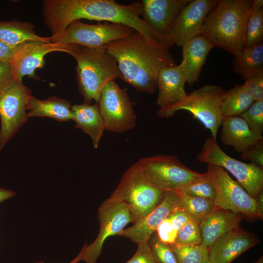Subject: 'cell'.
Masks as SVG:
<instances>
[{
    "instance_id": "34",
    "label": "cell",
    "mask_w": 263,
    "mask_h": 263,
    "mask_svg": "<svg viewBox=\"0 0 263 263\" xmlns=\"http://www.w3.org/2000/svg\"><path fill=\"white\" fill-rule=\"evenodd\" d=\"M241 116L253 132L262 135L263 132V100L255 101Z\"/></svg>"
},
{
    "instance_id": "17",
    "label": "cell",
    "mask_w": 263,
    "mask_h": 263,
    "mask_svg": "<svg viewBox=\"0 0 263 263\" xmlns=\"http://www.w3.org/2000/svg\"><path fill=\"white\" fill-rule=\"evenodd\" d=\"M260 242L258 237L240 226L220 238L209 250V263H230Z\"/></svg>"
},
{
    "instance_id": "36",
    "label": "cell",
    "mask_w": 263,
    "mask_h": 263,
    "mask_svg": "<svg viewBox=\"0 0 263 263\" xmlns=\"http://www.w3.org/2000/svg\"><path fill=\"white\" fill-rule=\"evenodd\" d=\"M156 231L157 235L161 241L168 244L175 243L177 231L172 227L168 216L159 225Z\"/></svg>"
},
{
    "instance_id": "44",
    "label": "cell",
    "mask_w": 263,
    "mask_h": 263,
    "mask_svg": "<svg viewBox=\"0 0 263 263\" xmlns=\"http://www.w3.org/2000/svg\"><path fill=\"white\" fill-rule=\"evenodd\" d=\"M81 260V252H80L78 255L70 263H77L80 262ZM37 263H44L42 261H39Z\"/></svg>"
},
{
    "instance_id": "33",
    "label": "cell",
    "mask_w": 263,
    "mask_h": 263,
    "mask_svg": "<svg viewBox=\"0 0 263 263\" xmlns=\"http://www.w3.org/2000/svg\"><path fill=\"white\" fill-rule=\"evenodd\" d=\"M175 243L183 245H196L202 243L199 225L191 220L177 232Z\"/></svg>"
},
{
    "instance_id": "24",
    "label": "cell",
    "mask_w": 263,
    "mask_h": 263,
    "mask_svg": "<svg viewBox=\"0 0 263 263\" xmlns=\"http://www.w3.org/2000/svg\"><path fill=\"white\" fill-rule=\"evenodd\" d=\"M27 115L28 118L47 117L60 122L73 120L70 102L55 96L40 100L32 95L28 105Z\"/></svg>"
},
{
    "instance_id": "16",
    "label": "cell",
    "mask_w": 263,
    "mask_h": 263,
    "mask_svg": "<svg viewBox=\"0 0 263 263\" xmlns=\"http://www.w3.org/2000/svg\"><path fill=\"white\" fill-rule=\"evenodd\" d=\"M181 201L179 193L172 191L164 192L162 200L150 213L132 226L124 229L119 236L128 238L137 244L148 242L161 222L173 209L181 206Z\"/></svg>"
},
{
    "instance_id": "13",
    "label": "cell",
    "mask_w": 263,
    "mask_h": 263,
    "mask_svg": "<svg viewBox=\"0 0 263 263\" xmlns=\"http://www.w3.org/2000/svg\"><path fill=\"white\" fill-rule=\"evenodd\" d=\"M215 188V207L243 214L249 220L258 219L255 200L222 168L207 164L206 171Z\"/></svg>"
},
{
    "instance_id": "41",
    "label": "cell",
    "mask_w": 263,
    "mask_h": 263,
    "mask_svg": "<svg viewBox=\"0 0 263 263\" xmlns=\"http://www.w3.org/2000/svg\"><path fill=\"white\" fill-rule=\"evenodd\" d=\"M15 48L0 41V61L10 63Z\"/></svg>"
},
{
    "instance_id": "43",
    "label": "cell",
    "mask_w": 263,
    "mask_h": 263,
    "mask_svg": "<svg viewBox=\"0 0 263 263\" xmlns=\"http://www.w3.org/2000/svg\"><path fill=\"white\" fill-rule=\"evenodd\" d=\"M16 194V192L8 189L0 188V203L11 198Z\"/></svg>"
},
{
    "instance_id": "21",
    "label": "cell",
    "mask_w": 263,
    "mask_h": 263,
    "mask_svg": "<svg viewBox=\"0 0 263 263\" xmlns=\"http://www.w3.org/2000/svg\"><path fill=\"white\" fill-rule=\"evenodd\" d=\"M186 83L179 65L162 68L157 79L158 109L170 107L185 98L187 95L185 90Z\"/></svg>"
},
{
    "instance_id": "26",
    "label": "cell",
    "mask_w": 263,
    "mask_h": 263,
    "mask_svg": "<svg viewBox=\"0 0 263 263\" xmlns=\"http://www.w3.org/2000/svg\"><path fill=\"white\" fill-rule=\"evenodd\" d=\"M255 101L245 84L235 85L225 91L221 104L223 117L241 116Z\"/></svg>"
},
{
    "instance_id": "40",
    "label": "cell",
    "mask_w": 263,
    "mask_h": 263,
    "mask_svg": "<svg viewBox=\"0 0 263 263\" xmlns=\"http://www.w3.org/2000/svg\"><path fill=\"white\" fill-rule=\"evenodd\" d=\"M173 228L178 231L191 220L186 211L180 206L173 209L168 215Z\"/></svg>"
},
{
    "instance_id": "3",
    "label": "cell",
    "mask_w": 263,
    "mask_h": 263,
    "mask_svg": "<svg viewBox=\"0 0 263 263\" xmlns=\"http://www.w3.org/2000/svg\"><path fill=\"white\" fill-rule=\"evenodd\" d=\"M254 0H217L201 35L215 47L235 55L244 48L245 27Z\"/></svg>"
},
{
    "instance_id": "15",
    "label": "cell",
    "mask_w": 263,
    "mask_h": 263,
    "mask_svg": "<svg viewBox=\"0 0 263 263\" xmlns=\"http://www.w3.org/2000/svg\"><path fill=\"white\" fill-rule=\"evenodd\" d=\"M217 0H190L170 27L166 38L172 46H182L201 34L204 22Z\"/></svg>"
},
{
    "instance_id": "6",
    "label": "cell",
    "mask_w": 263,
    "mask_h": 263,
    "mask_svg": "<svg viewBox=\"0 0 263 263\" xmlns=\"http://www.w3.org/2000/svg\"><path fill=\"white\" fill-rule=\"evenodd\" d=\"M164 194V191L144 177L136 163L124 173L111 197L127 206L136 223L147 216L160 204Z\"/></svg>"
},
{
    "instance_id": "45",
    "label": "cell",
    "mask_w": 263,
    "mask_h": 263,
    "mask_svg": "<svg viewBox=\"0 0 263 263\" xmlns=\"http://www.w3.org/2000/svg\"><path fill=\"white\" fill-rule=\"evenodd\" d=\"M253 263H263V257H260L259 259L254 262Z\"/></svg>"
},
{
    "instance_id": "9",
    "label": "cell",
    "mask_w": 263,
    "mask_h": 263,
    "mask_svg": "<svg viewBox=\"0 0 263 263\" xmlns=\"http://www.w3.org/2000/svg\"><path fill=\"white\" fill-rule=\"evenodd\" d=\"M134 32L132 28L122 24L106 22L90 24L76 20L62 32L50 37L51 42L74 44L90 48H101L112 41L124 38Z\"/></svg>"
},
{
    "instance_id": "25",
    "label": "cell",
    "mask_w": 263,
    "mask_h": 263,
    "mask_svg": "<svg viewBox=\"0 0 263 263\" xmlns=\"http://www.w3.org/2000/svg\"><path fill=\"white\" fill-rule=\"evenodd\" d=\"M34 28V25L28 22L0 21V41L13 48L31 41L51 42L50 37L38 35Z\"/></svg>"
},
{
    "instance_id": "37",
    "label": "cell",
    "mask_w": 263,
    "mask_h": 263,
    "mask_svg": "<svg viewBox=\"0 0 263 263\" xmlns=\"http://www.w3.org/2000/svg\"><path fill=\"white\" fill-rule=\"evenodd\" d=\"M126 263H157L150 249L148 242L138 244L134 255Z\"/></svg>"
},
{
    "instance_id": "10",
    "label": "cell",
    "mask_w": 263,
    "mask_h": 263,
    "mask_svg": "<svg viewBox=\"0 0 263 263\" xmlns=\"http://www.w3.org/2000/svg\"><path fill=\"white\" fill-rule=\"evenodd\" d=\"M98 216L100 224L98 234L93 243L88 245L86 244L80 251L81 260L86 263H95L107 238L119 235L128 224L134 222L127 206L111 196L99 207Z\"/></svg>"
},
{
    "instance_id": "31",
    "label": "cell",
    "mask_w": 263,
    "mask_h": 263,
    "mask_svg": "<svg viewBox=\"0 0 263 263\" xmlns=\"http://www.w3.org/2000/svg\"><path fill=\"white\" fill-rule=\"evenodd\" d=\"M178 193L194 197H202L214 200L215 188L212 180L206 172L203 175L192 181Z\"/></svg>"
},
{
    "instance_id": "2",
    "label": "cell",
    "mask_w": 263,
    "mask_h": 263,
    "mask_svg": "<svg viewBox=\"0 0 263 263\" xmlns=\"http://www.w3.org/2000/svg\"><path fill=\"white\" fill-rule=\"evenodd\" d=\"M103 47L115 59L121 78L139 92L154 93L160 70L176 65L169 48L135 31Z\"/></svg>"
},
{
    "instance_id": "29",
    "label": "cell",
    "mask_w": 263,
    "mask_h": 263,
    "mask_svg": "<svg viewBox=\"0 0 263 263\" xmlns=\"http://www.w3.org/2000/svg\"><path fill=\"white\" fill-rule=\"evenodd\" d=\"M180 195L181 207L186 211L191 220L199 225L215 208L213 200Z\"/></svg>"
},
{
    "instance_id": "1",
    "label": "cell",
    "mask_w": 263,
    "mask_h": 263,
    "mask_svg": "<svg viewBox=\"0 0 263 263\" xmlns=\"http://www.w3.org/2000/svg\"><path fill=\"white\" fill-rule=\"evenodd\" d=\"M141 12V1L122 5L113 0H49L45 8L47 23L55 34L76 20L103 21L129 26L150 41L169 48L167 38L153 31L142 19Z\"/></svg>"
},
{
    "instance_id": "27",
    "label": "cell",
    "mask_w": 263,
    "mask_h": 263,
    "mask_svg": "<svg viewBox=\"0 0 263 263\" xmlns=\"http://www.w3.org/2000/svg\"><path fill=\"white\" fill-rule=\"evenodd\" d=\"M232 65L234 72L242 76L263 71V43L243 49L234 56Z\"/></svg>"
},
{
    "instance_id": "12",
    "label": "cell",
    "mask_w": 263,
    "mask_h": 263,
    "mask_svg": "<svg viewBox=\"0 0 263 263\" xmlns=\"http://www.w3.org/2000/svg\"><path fill=\"white\" fill-rule=\"evenodd\" d=\"M105 130L117 133L132 129L136 116L128 94L112 80L104 86L97 102Z\"/></svg>"
},
{
    "instance_id": "23",
    "label": "cell",
    "mask_w": 263,
    "mask_h": 263,
    "mask_svg": "<svg viewBox=\"0 0 263 263\" xmlns=\"http://www.w3.org/2000/svg\"><path fill=\"white\" fill-rule=\"evenodd\" d=\"M75 127L90 136L93 147L97 149L105 127L97 103L92 105L84 102L72 106Z\"/></svg>"
},
{
    "instance_id": "35",
    "label": "cell",
    "mask_w": 263,
    "mask_h": 263,
    "mask_svg": "<svg viewBox=\"0 0 263 263\" xmlns=\"http://www.w3.org/2000/svg\"><path fill=\"white\" fill-rule=\"evenodd\" d=\"M242 77L254 100H263V71L247 74Z\"/></svg>"
},
{
    "instance_id": "14",
    "label": "cell",
    "mask_w": 263,
    "mask_h": 263,
    "mask_svg": "<svg viewBox=\"0 0 263 263\" xmlns=\"http://www.w3.org/2000/svg\"><path fill=\"white\" fill-rule=\"evenodd\" d=\"M78 47L74 44L38 41L28 42L17 46L10 62L16 80L22 81L26 75L37 79L35 71L44 66V57L47 54L62 52L74 57Z\"/></svg>"
},
{
    "instance_id": "38",
    "label": "cell",
    "mask_w": 263,
    "mask_h": 263,
    "mask_svg": "<svg viewBox=\"0 0 263 263\" xmlns=\"http://www.w3.org/2000/svg\"><path fill=\"white\" fill-rule=\"evenodd\" d=\"M241 154L243 159L249 160L251 163L263 169V141Z\"/></svg>"
},
{
    "instance_id": "28",
    "label": "cell",
    "mask_w": 263,
    "mask_h": 263,
    "mask_svg": "<svg viewBox=\"0 0 263 263\" xmlns=\"http://www.w3.org/2000/svg\"><path fill=\"white\" fill-rule=\"evenodd\" d=\"M261 43H263V0H254L246 24L244 48Z\"/></svg>"
},
{
    "instance_id": "11",
    "label": "cell",
    "mask_w": 263,
    "mask_h": 263,
    "mask_svg": "<svg viewBox=\"0 0 263 263\" xmlns=\"http://www.w3.org/2000/svg\"><path fill=\"white\" fill-rule=\"evenodd\" d=\"M32 96L30 89L18 80L0 93V152L29 118Z\"/></svg>"
},
{
    "instance_id": "22",
    "label": "cell",
    "mask_w": 263,
    "mask_h": 263,
    "mask_svg": "<svg viewBox=\"0 0 263 263\" xmlns=\"http://www.w3.org/2000/svg\"><path fill=\"white\" fill-rule=\"evenodd\" d=\"M221 141L241 154L263 141L262 135L253 132L241 116L223 118Z\"/></svg>"
},
{
    "instance_id": "5",
    "label": "cell",
    "mask_w": 263,
    "mask_h": 263,
    "mask_svg": "<svg viewBox=\"0 0 263 263\" xmlns=\"http://www.w3.org/2000/svg\"><path fill=\"white\" fill-rule=\"evenodd\" d=\"M225 91L217 85H206L194 90L182 100L163 109H158L157 115L161 118H169L180 110L190 113L216 138L223 120L221 104Z\"/></svg>"
},
{
    "instance_id": "20",
    "label": "cell",
    "mask_w": 263,
    "mask_h": 263,
    "mask_svg": "<svg viewBox=\"0 0 263 263\" xmlns=\"http://www.w3.org/2000/svg\"><path fill=\"white\" fill-rule=\"evenodd\" d=\"M182 60L179 65L186 82L192 85L198 81L209 51L214 47L205 37L200 35L182 46Z\"/></svg>"
},
{
    "instance_id": "30",
    "label": "cell",
    "mask_w": 263,
    "mask_h": 263,
    "mask_svg": "<svg viewBox=\"0 0 263 263\" xmlns=\"http://www.w3.org/2000/svg\"><path fill=\"white\" fill-rule=\"evenodd\" d=\"M179 263H209V249L202 244L183 245L169 244Z\"/></svg>"
},
{
    "instance_id": "4",
    "label": "cell",
    "mask_w": 263,
    "mask_h": 263,
    "mask_svg": "<svg viewBox=\"0 0 263 263\" xmlns=\"http://www.w3.org/2000/svg\"><path fill=\"white\" fill-rule=\"evenodd\" d=\"M76 61V81L84 102H98L100 94L109 81L120 78L114 58L104 48L79 46L74 57Z\"/></svg>"
},
{
    "instance_id": "32",
    "label": "cell",
    "mask_w": 263,
    "mask_h": 263,
    "mask_svg": "<svg viewBox=\"0 0 263 263\" xmlns=\"http://www.w3.org/2000/svg\"><path fill=\"white\" fill-rule=\"evenodd\" d=\"M149 244L152 254L157 263H179L170 245L161 241L156 233L150 236Z\"/></svg>"
},
{
    "instance_id": "42",
    "label": "cell",
    "mask_w": 263,
    "mask_h": 263,
    "mask_svg": "<svg viewBox=\"0 0 263 263\" xmlns=\"http://www.w3.org/2000/svg\"><path fill=\"white\" fill-rule=\"evenodd\" d=\"M255 200V209L258 219L263 218V191L258 195Z\"/></svg>"
},
{
    "instance_id": "7",
    "label": "cell",
    "mask_w": 263,
    "mask_h": 263,
    "mask_svg": "<svg viewBox=\"0 0 263 263\" xmlns=\"http://www.w3.org/2000/svg\"><path fill=\"white\" fill-rule=\"evenodd\" d=\"M136 163L144 177L164 192H178L203 175L189 169L173 155H157L144 157Z\"/></svg>"
},
{
    "instance_id": "18",
    "label": "cell",
    "mask_w": 263,
    "mask_h": 263,
    "mask_svg": "<svg viewBox=\"0 0 263 263\" xmlns=\"http://www.w3.org/2000/svg\"><path fill=\"white\" fill-rule=\"evenodd\" d=\"M190 0H142L141 17L153 31L166 38L171 24Z\"/></svg>"
},
{
    "instance_id": "8",
    "label": "cell",
    "mask_w": 263,
    "mask_h": 263,
    "mask_svg": "<svg viewBox=\"0 0 263 263\" xmlns=\"http://www.w3.org/2000/svg\"><path fill=\"white\" fill-rule=\"evenodd\" d=\"M197 159L201 163L218 166L228 171L254 199L263 191V169L229 156L221 149L216 138L211 136L206 139Z\"/></svg>"
},
{
    "instance_id": "39",
    "label": "cell",
    "mask_w": 263,
    "mask_h": 263,
    "mask_svg": "<svg viewBox=\"0 0 263 263\" xmlns=\"http://www.w3.org/2000/svg\"><path fill=\"white\" fill-rule=\"evenodd\" d=\"M16 80L10 63L0 61V93Z\"/></svg>"
},
{
    "instance_id": "19",
    "label": "cell",
    "mask_w": 263,
    "mask_h": 263,
    "mask_svg": "<svg viewBox=\"0 0 263 263\" xmlns=\"http://www.w3.org/2000/svg\"><path fill=\"white\" fill-rule=\"evenodd\" d=\"M244 216L215 207L199 224L201 244L209 250L223 236L239 226Z\"/></svg>"
}]
</instances>
